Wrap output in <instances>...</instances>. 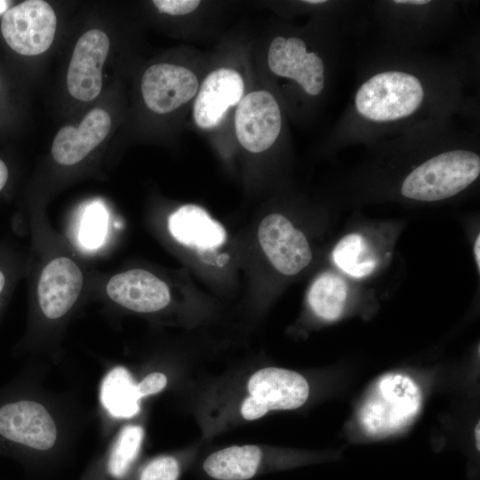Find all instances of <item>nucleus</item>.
<instances>
[{
  "label": "nucleus",
  "instance_id": "30",
  "mask_svg": "<svg viewBox=\"0 0 480 480\" xmlns=\"http://www.w3.org/2000/svg\"><path fill=\"white\" fill-rule=\"evenodd\" d=\"M6 2L0 1V13L6 11Z\"/></svg>",
  "mask_w": 480,
  "mask_h": 480
},
{
  "label": "nucleus",
  "instance_id": "15",
  "mask_svg": "<svg viewBox=\"0 0 480 480\" xmlns=\"http://www.w3.org/2000/svg\"><path fill=\"white\" fill-rule=\"evenodd\" d=\"M106 292L121 307L138 313L159 311L171 301L167 284L152 273L134 268L115 275Z\"/></svg>",
  "mask_w": 480,
  "mask_h": 480
},
{
  "label": "nucleus",
  "instance_id": "16",
  "mask_svg": "<svg viewBox=\"0 0 480 480\" xmlns=\"http://www.w3.org/2000/svg\"><path fill=\"white\" fill-rule=\"evenodd\" d=\"M244 91V80L235 69L222 68L210 73L202 83L194 104L197 126L203 129L217 126L228 109L240 102Z\"/></svg>",
  "mask_w": 480,
  "mask_h": 480
},
{
  "label": "nucleus",
  "instance_id": "2",
  "mask_svg": "<svg viewBox=\"0 0 480 480\" xmlns=\"http://www.w3.org/2000/svg\"><path fill=\"white\" fill-rule=\"evenodd\" d=\"M75 404L39 386L0 405V437L20 448L38 472L52 470L67 460L80 428Z\"/></svg>",
  "mask_w": 480,
  "mask_h": 480
},
{
  "label": "nucleus",
  "instance_id": "19",
  "mask_svg": "<svg viewBox=\"0 0 480 480\" xmlns=\"http://www.w3.org/2000/svg\"><path fill=\"white\" fill-rule=\"evenodd\" d=\"M99 394L102 412L110 421L129 420L140 412L135 379L125 366L116 365L107 371Z\"/></svg>",
  "mask_w": 480,
  "mask_h": 480
},
{
  "label": "nucleus",
  "instance_id": "4",
  "mask_svg": "<svg viewBox=\"0 0 480 480\" xmlns=\"http://www.w3.org/2000/svg\"><path fill=\"white\" fill-rule=\"evenodd\" d=\"M421 401L420 388L411 377L386 373L366 393L357 412L359 425L369 436H390L412 422Z\"/></svg>",
  "mask_w": 480,
  "mask_h": 480
},
{
  "label": "nucleus",
  "instance_id": "10",
  "mask_svg": "<svg viewBox=\"0 0 480 480\" xmlns=\"http://www.w3.org/2000/svg\"><path fill=\"white\" fill-rule=\"evenodd\" d=\"M258 237L269 261L284 275H296L312 260L307 237L282 214L271 213L264 218Z\"/></svg>",
  "mask_w": 480,
  "mask_h": 480
},
{
  "label": "nucleus",
  "instance_id": "6",
  "mask_svg": "<svg viewBox=\"0 0 480 480\" xmlns=\"http://www.w3.org/2000/svg\"><path fill=\"white\" fill-rule=\"evenodd\" d=\"M247 390L249 396L240 409L246 420L260 419L270 411L299 408L309 396L305 377L278 367H265L255 372L248 380Z\"/></svg>",
  "mask_w": 480,
  "mask_h": 480
},
{
  "label": "nucleus",
  "instance_id": "23",
  "mask_svg": "<svg viewBox=\"0 0 480 480\" xmlns=\"http://www.w3.org/2000/svg\"><path fill=\"white\" fill-rule=\"evenodd\" d=\"M108 215L104 207L92 204L84 211L78 238L83 246L95 249L103 243L107 233Z\"/></svg>",
  "mask_w": 480,
  "mask_h": 480
},
{
  "label": "nucleus",
  "instance_id": "29",
  "mask_svg": "<svg viewBox=\"0 0 480 480\" xmlns=\"http://www.w3.org/2000/svg\"><path fill=\"white\" fill-rule=\"evenodd\" d=\"M479 423H477V425L476 426V428H475V440H476V448L477 449V451H479L480 449V444H479Z\"/></svg>",
  "mask_w": 480,
  "mask_h": 480
},
{
  "label": "nucleus",
  "instance_id": "25",
  "mask_svg": "<svg viewBox=\"0 0 480 480\" xmlns=\"http://www.w3.org/2000/svg\"><path fill=\"white\" fill-rule=\"evenodd\" d=\"M154 5L160 12L170 15H185L195 11L200 4L196 0H155Z\"/></svg>",
  "mask_w": 480,
  "mask_h": 480
},
{
  "label": "nucleus",
  "instance_id": "24",
  "mask_svg": "<svg viewBox=\"0 0 480 480\" xmlns=\"http://www.w3.org/2000/svg\"><path fill=\"white\" fill-rule=\"evenodd\" d=\"M168 383L165 373L158 371L151 372L142 377L139 381L135 380L136 391L142 401L145 397L156 395L163 391Z\"/></svg>",
  "mask_w": 480,
  "mask_h": 480
},
{
  "label": "nucleus",
  "instance_id": "9",
  "mask_svg": "<svg viewBox=\"0 0 480 480\" xmlns=\"http://www.w3.org/2000/svg\"><path fill=\"white\" fill-rule=\"evenodd\" d=\"M109 48V38L100 28L87 30L79 37L67 72V87L73 98L87 102L99 96Z\"/></svg>",
  "mask_w": 480,
  "mask_h": 480
},
{
  "label": "nucleus",
  "instance_id": "7",
  "mask_svg": "<svg viewBox=\"0 0 480 480\" xmlns=\"http://www.w3.org/2000/svg\"><path fill=\"white\" fill-rule=\"evenodd\" d=\"M0 28L4 40L13 52L36 56L52 45L57 17L47 2L27 0L4 12Z\"/></svg>",
  "mask_w": 480,
  "mask_h": 480
},
{
  "label": "nucleus",
  "instance_id": "17",
  "mask_svg": "<svg viewBox=\"0 0 480 480\" xmlns=\"http://www.w3.org/2000/svg\"><path fill=\"white\" fill-rule=\"evenodd\" d=\"M111 123L108 112L96 108L85 115L78 126L61 127L52 144L53 159L68 166L81 162L105 140Z\"/></svg>",
  "mask_w": 480,
  "mask_h": 480
},
{
  "label": "nucleus",
  "instance_id": "5",
  "mask_svg": "<svg viewBox=\"0 0 480 480\" xmlns=\"http://www.w3.org/2000/svg\"><path fill=\"white\" fill-rule=\"evenodd\" d=\"M310 46L303 36H277L269 44L268 65L274 75L294 83L304 95L319 98L342 50L323 52Z\"/></svg>",
  "mask_w": 480,
  "mask_h": 480
},
{
  "label": "nucleus",
  "instance_id": "14",
  "mask_svg": "<svg viewBox=\"0 0 480 480\" xmlns=\"http://www.w3.org/2000/svg\"><path fill=\"white\" fill-rule=\"evenodd\" d=\"M144 437L142 425H123L79 480H125L139 464Z\"/></svg>",
  "mask_w": 480,
  "mask_h": 480
},
{
  "label": "nucleus",
  "instance_id": "22",
  "mask_svg": "<svg viewBox=\"0 0 480 480\" xmlns=\"http://www.w3.org/2000/svg\"><path fill=\"white\" fill-rule=\"evenodd\" d=\"M184 462L179 455H157L138 464L125 480H179Z\"/></svg>",
  "mask_w": 480,
  "mask_h": 480
},
{
  "label": "nucleus",
  "instance_id": "21",
  "mask_svg": "<svg viewBox=\"0 0 480 480\" xmlns=\"http://www.w3.org/2000/svg\"><path fill=\"white\" fill-rule=\"evenodd\" d=\"M332 260L340 270L355 278L370 276L378 265L375 252L359 233L344 236L332 251Z\"/></svg>",
  "mask_w": 480,
  "mask_h": 480
},
{
  "label": "nucleus",
  "instance_id": "26",
  "mask_svg": "<svg viewBox=\"0 0 480 480\" xmlns=\"http://www.w3.org/2000/svg\"><path fill=\"white\" fill-rule=\"evenodd\" d=\"M9 179V169L5 162L0 158V192L4 188Z\"/></svg>",
  "mask_w": 480,
  "mask_h": 480
},
{
  "label": "nucleus",
  "instance_id": "27",
  "mask_svg": "<svg viewBox=\"0 0 480 480\" xmlns=\"http://www.w3.org/2000/svg\"><path fill=\"white\" fill-rule=\"evenodd\" d=\"M8 284V276L2 265H0V300L4 295Z\"/></svg>",
  "mask_w": 480,
  "mask_h": 480
},
{
  "label": "nucleus",
  "instance_id": "12",
  "mask_svg": "<svg viewBox=\"0 0 480 480\" xmlns=\"http://www.w3.org/2000/svg\"><path fill=\"white\" fill-rule=\"evenodd\" d=\"M305 461L295 456H267L257 445H233L207 456L203 462V470L214 480H248L266 470Z\"/></svg>",
  "mask_w": 480,
  "mask_h": 480
},
{
  "label": "nucleus",
  "instance_id": "20",
  "mask_svg": "<svg viewBox=\"0 0 480 480\" xmlns=\"http://www.w3.org/2000/svg\"><path fill=\"white\" fill-rule=\"evenodd\" d=\"M348 288L338 275L321 274L311 284L308 301L312 311L321 319L335 321L343 313Z\"/></svg>",
  "mask_w": 480,
  "mask_h": 480
},
{
  "label": "nucleus",
  "instance_id": "8",
  "mask_svg": "<svg viewBox=\"0 0 480 480\" xmlns=\"http://www.w3.org/2000/svg\"><path fill=\"white\" fill-rule=\"evenodd\" d=\"M283 116L279 103L268 91L249 92L238 103L235 115L236 134L248 151L268 149L282 132Z\"/></svg>",
  "mask_w": 480,
  "mask_h": 480
},
{
  "label": "nucleus",
  "instance_id": "3",
  "mask_svg": "<svg viewBox=\"0 0 480 480\" xmlns=\"http://www.w3.org/2000/svg\"><path fill=\"white\" fill-rule=\"evenodd\" d=\"M457 13L456 2L447 0H381L368 4L381 43L409 51H423L449 29Z\"/></svg>",
  "mask_w": 480,
  "mask_h": 480
},
{
  "label": "nucleus",
  "instance_id": "28",
  "mask_svg": "<svg viewBox=\"0 0 480 480\" xmlns=\"http://www.w3.org/2000/svg\"><path fill=\"white\" fill-rule=\"evenodd\" d=\"M479 249H480V235L478 234L476 240H475V244H474L475 260H476V264L477 266L478 270L480 268V252H479Z\"/></svg>",
  "mask_w": 480,
  "mask_h": 480
},
{
  "label": "nucleus",
  "instance_id": "18",
  "mask_svg": "<svg viewBox=\"0 0 480 480\" xmlns=\"http://www.w3.org/2000/svg\"><path fill=\"white\" fill-rule=\"evenodd\" d=\"M168 228L180 244L202 250L216 248L226 240L224 228L205 210L194 204L183 205L172 213Z\"/></svg>",
  "mask_w": 480,
  "mask_h": 480
},
{
  "label": "nucleus",
  "instance_id": "13",
  "mask_svg": "<svg viewBox=\"0 0 480 480\" xmlns=\"http://www.w3.org/2000/svg\"><path fill=\"white\" fill-rule=\"evenodd\" d=\"M83 286L79 267L69 258L59 257L43 269L37 284V301L43 316L63 318L74 307Z\"/></svg>",
  "mask_w": 480,
  "mask_h": 480
},
{
  "label": "nucleus",
  "instance_id": "11",
  "mask_svg": "<svg viewBox=\"0 0 480 480\" xmlns=\"http://www.w3.org/2000/svg\"><path fill=\"white\" fill-rule=\"evenodd\" d=\"M143 100L155 113L167 114L190 100L197 92L196 75L187 68L156 63L148 68L140 83Z\"/></svg>",
  "mask_w": 480,
  "mask_h": 480
},
{
  "label": "nucleus",
  "instance_id": "1",
  "mask_svg": "<svg viewBox=\"0 0 480 480\" xmlns=\"http://www.w3.org/2000/svg\"><path fill=\"white\" fill-rule=\"evenodd\" d=\"M468 60L439 58L380 43L360 59L356 86L332 145H370L432 120L453 118L467 106Z\"/></svg>",
  "mask_w": 480,
  "mask_h": 480
}]
</instances>
